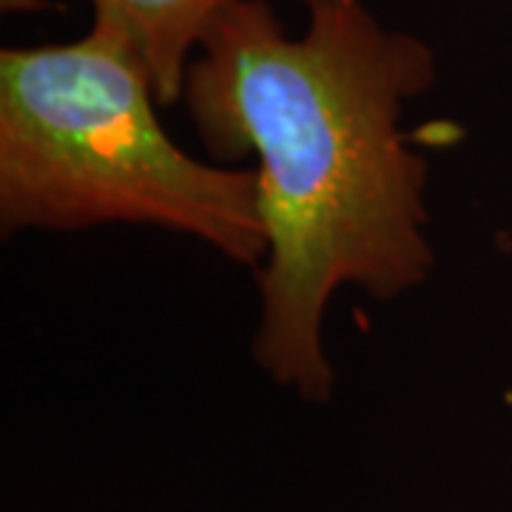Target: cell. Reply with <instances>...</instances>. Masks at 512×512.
Masks as SVG:
<instances>
[{"label": "cell", "mask_w": 512, "mask_h": 512, "mask_svg": "<svg viewBox=\"0 0 512 512\" xmlns=\"http://www.w3.org/2000/svg\"><path fill=\"white\" fill-rule=\"evenodd\" d=\"M433 77V52L362 0L313 6L302 35L268 0H234L188 66L183 100L202 146L220 163L256 160L254 362L305 402L333 396V296L359 288L390 302L433 274L427 160L402 128Z\"/></svg>", "instance_id": "cell-1"}, {"label": "cell", "mask_w": 512, "mask_h": 512, "mask_svg": "<svg viewBox=\"0 0 512 512\" xmlns=\"http://www.w3.org/2000/svg\"><path fill=\"white\" fill-rule=\"evenodd\" d=\"M140 60L100 26L0 55V222L6 231L148 225L259 268L254 168L188 154Z\"/></svg>", "instance_id": "cell-2"}, {"label": "cell", "mask_w": 512, "mask_h": 512, "mask_svg": "<svg viewBox=\"0 0 512 512\" xmlns=\"http://www.w3.org/2000/svg\"><path fill=\"white\" fill-rule=\"evenodd\" d=\"M228 3L234 0H92L94 26L134 52L160 106L183 100L188 66Z\"/></svg>", "instance_id": "cell-3"}, {"label": "cell", "mask_w": 512, "mask_h": 512, "mask_svg": "<svg viewBox=\"0 0 512 512\" xmlns=\"http://www.w3.org/2000/svg\"><path fill=\"white\" fill-rule=\"evenodd\" d=\"M308 9H313V6H322V3H333V0H302Z\"/></svg>", "instance_id": "cell-4"}]
</instances>
